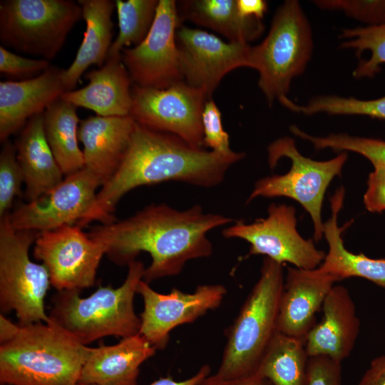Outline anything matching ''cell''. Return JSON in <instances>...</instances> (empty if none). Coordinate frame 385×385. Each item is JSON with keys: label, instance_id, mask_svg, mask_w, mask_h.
Wrapping results in <instances>:
<instances>
[{"label": "cell", "instance_id": "6da1fadb", "mask_svg": "<svg viewBox=\"0 0 385 385\" xmlns=\"http://www.w3.org/2000/svg\"><path fill=\"white\" fill-rule=\"evenodd\" d=\"M232 219L206 212L200 205L180 210L165 203L151 204L133 215L91 228L88 233L103 244L106 255L118 265H128L141 252L150 265L143 280L150 283L180 274L192 260L210 257L213 250L207 233Z\"/></svg>", "mask_w": 385, "mask_h": 385}, {"label": "cell", "instance_id": "7a4b0ae2", "mask_svg": "<svg viewBox=\"0 0 385 385\" xmlns=\"http://www.w3.org/2000/svg\"><path fill=\"white\" fill-rule=\"evenodd\" d=\"M245 153L222 155L204 148H193L180 138L155 131L135 122L129 146L119 168L97 192L83 227L93 221L110 224L119 200L138 187L177 181L201 188L220 185L228 170Z\"/></svg>", "mask_w": 385, "mask_h": 385}, {"label": "cell", "instance_id": "3957f363", "mask_svg": "<svg viewBox=\"0 0 385 385\" xmlns=\"http://www.w3.org/2000/svg\"><path fill=\"white\" fill-rule=\"evenodd\" d=\"M92 348L51 319L21 326L0 345L5 385H76Z\"/></svg>", "mask_w": 385, "mask_h": 385}, {"label": "cell", "instance_id": "277c9868", "mask_svg": "<svg viewBox=\"0 0 385 385\" xmlns=\"http://www.w3.org/2000/svg\"><path fill=\"white\" fill-rule=\"evenodd\" d=\"M128 266L126 278L117 288L99 286L85 298L80 297V290L58 291L52 299L50 319L84 345L104 337L140 334L141 321L133 302L145 267L136 260Z\"/></svg>", "mask_w": 385, "mask_h": 385}, {"label": "cell", "instance_id": "5b68a950", "mask_svg": "<svg viewBox=\"0 0 385 385\" xmlns=\"http://www.w3.org/2000/svg\"><path fill=\"white\" fill-rule=\"evenodd\" d=\"M282 265L265 257L260 276L227 332V342L215 374L235 379L255 374L277 331L284 286Z\"/></svg>", "mask_w": 385, "mask_h": 385}, {"label": "cell", "instance_id": "8992f818", "mask_svg": "<svg viewBox=\"0 0 385 385\" xmlns=\"http://www.w3.org/2000/svg\"><path fill=\"white\" fill-rule=\"evenodd\" d=\"M313 46L311 26L300 4L285 1L277 9L267 36L250 53V68L258 72V86L269 106L287 97L293 79L304 71Z\"/></svg>", "mask_w": 385, "mask_h": 385}, {"label": "cell", "instance_id": "52a82bcc", "mask_svg": "<svg viewBox=\"0 0 385 385\" xmlns=\"http://www.w3.org/2000/svg\"><path fill=\"white\" fill-rule=\"evenodd\" d=\"M9 214L0 217L1 314L15 311L21 326L49 322L44 307L49 273L43 264L32 262L29 255L39 232L15 230Z\"/></svg>", "mask_w": 385, "mask_h": 385}, {"label": "cell", "instance_id": "ba28073f", "mask_svg": "<svg viewBox=\"0 0 385 385\" xmlns=\"http://www.w3.org/2000/svg\"><path fill=\"white\" fill-rule=\"evenodd\" d=\"M81 18L78 1H1L0 41L4 48L49 61L60 51L68 34Z\"/></svg>", "mask_w": 385, "mask_h": 385}, {"label": "cell", "instance_id": "9c48e42d", "mask_svg": "<svg viewBox=\"0 0 385 385\" xmlns=\"http://www.w3.org/2000/svg\"><path fill=\"white\" fill-rule=\"evenodd\" d=\"M268 164L274 168L279 159L287 158L292 166L284 175L265 177L256 182L247 202L258 197H285L298 202L310 215L314 224V239L323 235L322 206L324 194L332 179L340 175L347 160L346 152L326 161H316L302 155L294 139L280 138L267 148Z\"/></svg>", "mask_w": 385, "mask_h": 385}, {"label": "cell", "instance_id": "30bf717a", "mask_svg": "<svg viewBox=\"0 0 385 385\" xmlns=\"http://www.w3.org/2000/svg\"><path fill=\"white\" fill-rule=\"evenodd\" d=\"M130 116L149 129L173 134L193 148L203 147L202 115L207 96L200 88L180 81L165 89L131 88Z\"/></svg>", "mask_w": 385, "mask_h": 385}, {"label": "cell", "instance_id": "8fae6325", "mask_svg": "<svg viewBox=\"0 0 385 385\" xmlns=\"http://www.w3.org/2000/svg\"><path fill=\"white\" fill-rule=\"evenodd\" d=\"M267 212V217L252 223L236 221L222 230L223 237L247 241L250 245L248 255H262L279 264L289 262L303 270L319 267L326 253L298 233L294 207L272 203Z\"/></svg>", "mask_w": 385, "mask_h": 385}, {"label": "cell", "instance_id": "7c38bea8", "mask_svg": "<svg viewBox=\"0 0 385 385\" xmlns=\"http://www.w3.org/2000/svg\"><path fill=\"white\" fill-rule=\"evenodd\" d=\"M78 225H68L39 232L34 257L43 262L51 285L61 290H81L93 285L105 246L91 238Z\"/></svg>", "mask_w": 385, "mask_h": 385}, {"label": "cell", "instance_id": "4fadbf2b", "mask_svg": "<svg viewBox=\"0 0 385 385\" xmlns=\"http://www.w3.org/2000/svg\"><path fill=\"white\" fill-rule=\"evenodd\" d=\"M177 4L174 0H159L145 38L134 48L122 51V61L135 85L165 89L183 81L176 43L180 21Z\"/></svg>", "mask_w": 385, "mask_h": 385}, {"label": "cell", "instance_id": "5bb4252c", "mask_svg": "<svg viewBox=\"0 0 385 385\" xmlns=\"http://www.w3.org/2000/svg\"><path fill=\"white\" fill-rule=\"evenodd\" d=\"M99 180L83 168L38 198L21 204L9 219L18 230L49 231L81 222L91 210Z\"/></svg>", "mask_w": 385, "mask_h": 385}, {"label": "cell", "instance_id": "9a60e30c", "mask_svg": "<svg viewBox=\"0 0 385 385\" xmlns=\"http://www.w3.org/2000/svg\"><path fill=\"white\" fill-rule=\"evenodd\" d=\"M226 293V288L217 284L199 285L192 293L173 288L170 293L161 294L142 279L137 288V294L141 295L144 304L140 316V334L156 350L163 349L174 328L192 323L218 308Z\"/></svg>", "mask_w": 385, "mask_h": 385}, {"label": "cell", "instance_id": "2e32d148", "mask_svg": "<svg viewBox=\"0 0 385 385\" xmlns=\"http://www.w3.org/2000/svg\"><path fill=\"white\" fill-rule=\"evenodd\" d=\"M180 71L188 85L210 98L222 78L240 67L250 68L251 46L225 42L207 31L182 26L176 31Z\"/></svg>", "mask_w": 385, "mask_h": 385}, {"label": "cell", "instance_id": "e0dca14e", "mask_svg": "<svg viewBox=\"0 0 385 385\" xmlns=\"http://www.w3.org/2000/svg\"><path fill=\"white\" fill-rule=\"evenodd\" d=\"M336 282L334 277L318 267H287L279 300L277 331L305 341L316 324L317 312Z\"/></svg>", "mask_w": 385, "mask_h": 385}, {"label": "cell", "instance_id": "ac0fdd59", "mask_svg": "<svg viewBox=\"0 0 385 385\" xmlns=\"http://www.w3.org/2000/svg\"><path fill=\"white\" fill-rule=\"evenodd\" d=\"M64 69L51 66L40 75L21 81L0 82V140L1 142L25 125L66 91Z\"/></svg>", "mask_w": 385, "mask_h": 385}, {"label": "cell", "instance_id": "d6986e66", "mask_svg": "<svg viewBox=\"0 0 385 385\" xmlns=\"http://www.w3.org/2000/svg\"><path fill=\"white\" fill-rule=\"evenodd\" d=\"M323 315L305 338L309 356H324L342 361L351 353L360 329V321L349 290L334 285L322 304Z\"/></svg>", "mask_w": 385, "mask_h": 385}, {"label": "cell", "instance_id": "ffe728a7", "mask_svg": "<svg viewBox=\"0 0 385 385\" xmlns=\"http://www.w3.org/2000/svg\"><path fill=\"white\" fill-rule=\"evenodd\" d=\"M135 122L130 116H89L81 120L78 140L83 145L84 168L106 183L119 168Z\"/></svg>", "mask_w": 385, "mask_h": 385}, {"label": "cell", "instance_id": "44dd1931", "mask_svg": "<svg viewBox=\"0 0 385 385\" xmlns=\"http://www.w3.org/2000/svg\"><path fill=\"white\" fill-rule=\"evenodd\" d=\"M88 83L63 93L61 98L100 116H127L132 107L131 83L121 55L106 58L99 69L85 74Z\"/></svg>", "mask_w": 385, "mask_h": 385}, {"label": "cell", "instance_id": "7402d4cb", "mask_svg": "<svg viewBox=\"0 0 385 385\" xmlns=\"http://www.w3.org/2000/svg\"><path fill=\"white\" fill-rule=\"evenodd\" d=\"M156 349L140 334L114 345L92 348L79 381L95 385H136L141 364Z\"/></svg>", "mask_w": 385, "mask_h": 385}, {"label": "cell", "instance_id": "603a6c76", "mask_svg": "<svg viewBox=\"0 0 385 385\" xmlns=\"http://www.w3.org/2000/svg\"><path fill=\"white\" fill-rule=\"evenodd\" d=\"M14 145L24 176L28 202L38 198L63 181V173L46 138L43 113L26 122Z\"/></svg>", "mask_w": 385, "mask_h": 385}, {"label": "cell", "instance_id": "cb8c5ba5", "mask_svg": "<svg viewBox=\"0 0 385 385\" xmlns=\"http://www.w3.org/2000/svg\"><path fill=\"white\" fill-rule=\"evenodd\" d=\"M344 198V189L341 187L331 197V217L324 224L323 233L329 246L328 253L318 268L334 277L337 281L358 277L385 288V258L374 259L364 254H354L347 250L342 238L346 225L339 227L337 217Z\"/></svg>", "mask_w": 385, "mask_h": 385}, {"label": "cell", "instance_id": "d4e9b609", "mask_svg": "<svg viewBox=\"0 0 385 385\" xmlns=\"http://www.w3.org/2000/svg\"><path fill=\"white\" fill-rule=\"evenodd\" d=\"M86 22L83 41L71 66L64 71L66 91L74 90L82 74L93 64L103 66L112 44L115 6L111 0H78Z\"/></svg>", "mask_w": 385, "mask_h": 385}, {"label": "cell", "instance_id": "484cf974", "mask_svg": "<svg viewBox=\"0 0 385 385\" xmlns=\"http://www.w3.org/2000/svg\"><path fill=\"white\" fill-rule=\"evenodd\" d=\"M178 12L180 21L187 19L207 27L229 42L248 43L260 37L265 29L262 20L240 14L237 0L182 1Z\"/></svg>", "mask_w": 385, "mask_h": 385}, {"label": "cell", "instance_id": "4316f807", "mask_svg": "<svg viewBox=\"0 0 385 385\" xmlns=\"http://www.w3.org/2000/svg\"><path fill=\"white\" fill-rule=\"evenodd\" d=\"M76 106L58 98L43 112L46 140L66 176L84 168L83 150L78 145L80 120Z\"/></svg>", "mask_w": 385, "mask_h": 385}, {"label": "cell", "instance_id": "83f0119b", "mask_svg": "<svg viewBox=\"0 0 385 385\" xmlns=\"http://www.w3.org/2000/svg\"><path fill=\"white\" fill-rule=\"evenodd\" d=\"M308 359L304 340L277 332L255 374L273 385H305Z\"/></svg>", "mask_w": 385, "mask_h": 385}, {"label": "cell", "instance_id": "f1b7e54d", "mask_svg": "<svg viewBox=\"0 0 385 385\" xmlns=\"http://www.w3.org/2000/svg\"><path fill=\"white\" fill-rule=\"evenodd\" d=\"M119 33L112 42L106 58L121 55L125 46H138L147 36L155 20L158 1H115Z\"/></svg>", "mask_w": 385, "mask_h": 385}, {"label": "cell", "instance_id": "f546056e", "mask_svg": "<svg viewBox=\"0 0 385 385\" xmlns=\"http://www.w3.org/2000/svg\"><path fill=\"white\" fill-rule=\"evenodd\" d=\"M280 103L293 112L307 115L324 113L329 115H366L385 120V96L371 100L335 95L318 96L302 106L285 97Z\"/></svg>", "mask_w": 385, "mask_h": 385}, {"label": "cell", "instance_id": "4dcf8cb0", "mask_svg": "<svg viewBox=\"0 0 385 385\" xmlns=\"http://www.w3.org/2000/svg\"><path fill=\"white\" fill-rule=\"evenodd\" d=\"M340 38H348L340 44L341 48L354 50L359 56L363 51H369V59L361 60L354 70V78H373L385 63V24L365 26L342 30Z\"/></svg>", "mask_w": 385, "mask_h": 385}, {"label": "cell", "instance_id": "1f68e13d", "mask_svg": "<svg viewBox=\"0 0 385 385\" xmlns=\"http://www.w3.org/2000/svg\"><path fill=\"white\" fill-rule=\"evenodd\" d=\"M289 130L294 135L309 141L317 149L331 148L341 153L351 151L367 158L373 165L385 166V140L352 136L346 133H332L324 137H316L307 134L296 125H291Z\"/></svg>", "mask_w": 385, "mask_h": 385}, {"label": "cell", "instance_id": "d6a6232c", "mask_svg": "<svg viewBox=\"0 0 385 385\" xmlns=\"http://www.w3.org/2000/svg\"><path fill=\"white\" fill-rule=\"evenodd\" d=\"M0 153V217L10 213L16 196L24 183L22 169L16 158L15 145L7 139Z\"/></svg>", "mask_w": 385, "mask_h": 385}, {"label": "cell", "instance_id": "836d02e7", "mask_svg": "<svg viewBox=\"0 0 385 385\" xmlns=\"http://www.w3.org/2000/svg\"><path fill=\"white\" fill-rule=\"evenodd\" d=\"M312 2L323 10L342 11L366 26L385 24V0H316Z\"/></svg>", "mask_w": 385, "mask_h": 385}, {"label": "cell", "instance_id": "e575fe53", "mask_svg": "<svg viewBox=\"0 0 385 385\" xmlns=\"http://www.w3.org/2000/svg\"><path fill=\"white\" fill-rule=\"evenodd\" d=\"M202 123L203 147L222 155H230L234 152L230 147L229 135L222 126L221 112L211 99L205 104Z\"/></svg>", "mask_w": 385, "mask_h": 385}, {"label": "cell", "instance_id": "d590c367", "mask_svg": "<svg viewBox=\"0 0 385 385\" xmlns=\"http://www.w3.org/2000/svg\"><path fill=\"white\" fill-rule=\"evenodd\" d=\"M50 66L47 60L24 57L0 46V71L6 76L29 79L40 75Z\"/></svg>", "mask_w": 385, "mask_h": 385}, {"label": "cell", "instance_id": "8d00e7d4", "mask_svg": "<svg viewBox=\"0 0 385 385\" xmlns=\"http://www.w3.org/2000/svg\"><path fill=\"white\" fill-rule=\"evenodd\" d=\"M342 362L324 356H309L305 385H342Z\"/></svg>", "mask_w": 385, "mask_h": 385}, {"label": "cell", "instance_id": "74e56055", "mask_svg": "<svg viewBox=\"0 0 385 385\" xmlns=\"http://www.w3.org/2000/svg\"><path fill=\"white\" fill-rule=\"evenodd\" d=\"M367 180V188L364 195V203L371 212L385 210V166L374 165Z\"/></svg>", "mask_w": 385, "mask_h": 385}, {"label": "cell", "instance_id": "f35d334b", "mask_svg": "<svg viewBox=\"0 0 385 385\" xmlns=\"http://www.w3.org/2000/svg\"><path fill=\"white\" fill-rule=\"evenodd\" d=\"M200 385H273L268 379L256 374L235 379H223L215 374L207 376Z\"/></svg>", "mask_w": 385, "mask_h": 385}, {"label": "cell", "instance_id": "ab89813d", "mask_svg": "<svg viewBox=\"0 0 385 385\" xmlns=\"http://www.w3.org/2000/svg\"><path fill=\"white\" fill-rule=\"evenodd\" d=\"M358 385H385V355L371 361Z\"/></svg>", "mask_w": 385, "mask_h": 385}, {"label": "cell", "instance_id": "60d3db41", "mask_svg": "<svg viewBox=\"0 0 385 385\" xmlns=\"http://www.w3.org/2000/svg\"><path fill=\"white\" fill-rule=\"evenodd\" d=\"M240 14L246 18H256L262 20L267 11V3L264 0H237Z\"/></svg>", "mask_w": 385, "mask_h": 385}, {"label": "cell", "instance_id": "b9f144b4", "mask_svg": "<svg viewBox=\"0 0 385 385\" xmlns=\"http://www.w3.org/2000/svg\"><path fill=\"white\" fill-rule=\"evenodd\" d=\"M210 374V367L209 365L202 366L199 371L190 378L175 381L170 377L160 378L150 385H200L202 381Z\"/></svg>", "mask_w": 385, "mask_h": 385}, {"label": "cell", "instance_id": "7bdbcfd3", "mask_svg": "<svg viewBox=\"0 0 385 385\" xmlns=\"http://www.w3.org/2000/svg\"><path fill=\"white\" fill-rule=\"evenodd\" d=\"M19 324L16 325L0 314V342L1 344L11 339L17 332Z\"/></svg>", "mask_w": 385, "mask_h": 385}, {"label": "cell", "instance_id": "ee69618b", "mask_svg": "<svg viewBox=\"0 0 385 385\" xmlns=\"http://www.w3.org/2000/svg\"><path fill=\"white\" fill-rule=\"evenodd\" d=\"M76 385H95V384H91L78 381Z\"/></svg>", "mask_w": 385, "mask_h": 385}, {"label": "cell", "instance_id": "f6af8a7d", "mask_svg": "<svg viewBox=\"0 0 385 385\" xmlns=\"http://www.w3.org/2000/svg\"><path fill=\"white\" fill-rule=\"evenodd\" d=\"M3 385H5V384H3Z\"/></svg>", "mask_w": 385, "mask_h": 385}]
</instances>
